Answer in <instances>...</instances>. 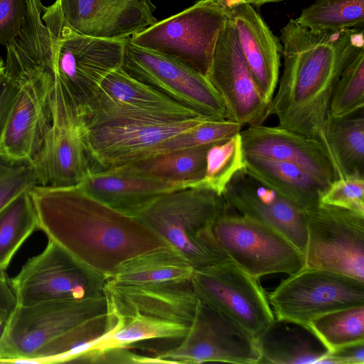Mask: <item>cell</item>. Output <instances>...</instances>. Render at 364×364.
I'll list each match as a JSON object with an SVG mask.
<instances>
[{
  "label": "cell",
  "instance_id": "60d3db41",
  "mask_svg": "<svg viewBox=\"0 0 364 364\" xmlns=\"http://www.w3.org/2000/svg\"><path fill=\"white\" fill-rule=\"evenodd\" d=\"M328 359L329 364H363L364 341L328 351Z\"/></svg>",
  "mask_w": 364,
  "mask_h": 364
},
{
  "label": "cell",
  "instance_id": "836d02e7",
  "mask_svg": "<svg viewBox=\"0 0 364 364\" xmlns=\"http://www.w3.org/2000/svg\"><path fill=\"white\" fill-rule=\"evenodd\" d=\"M244 168V153L240 133L211 146L206 155L205 176L201 186L223 195L233 176Z\"/></svg>",
  "mask_w": 364,
  "mask_h": 364
},
{
  "label": "cell",
  "instance_id": "ffe728a7",
  "mask_svg": "<svg viewBox=\"0 0 364 364\" xmlns=\"http://www.w3.org/2000/svg\"><path fill=\"white\" fill-rule=\"evenodd\" d=\"M62 13L78 33L103 39L130 38L154 24L151 0H59Z\"/></svg>",
  "mask_w": 364,
  "mask_h": 364
},
{
  "label": "cell",
  "instance_id": "4fadbf2b",
  "mask_svg": "<svg viewBox=\"0 0 364 364\" xmlns=\"http://www.w3.org/2000/svg\"><path fill=\"white\" fill-rule=\"evenodd\" d=\"M82 119L55 81L52 123L30 162L37 185L64 188L81 184L92 171Z\"/></svg>",
  "mask_w": 364,
  "mask_h": 364
},
{
  "label": "cell",
  "instance_id": "9c48e42d",
  "mask_svg": "<svg viewBox=\"0 0 364 364\" xmlns=\"http://www.w3.org/2000/svg\"><path fill=\"white\" fill-rule=\"evenodd\" d=\"M213 231L228 257L257 280L305 267L304 254L285 235L254 218L230 212L217 220Z\"/></svg>",
  "mask_w": 364,
  "mask_h": 364
},
{
  "label": "cell",
  "instance_id": "e575fe53",
  "mask_svg": "<svg viewBox=\"0 0 364 364\" xmlns=\"http://www.w3.org/2000/svg\"><path fill=\"white\" fill-rule=\"evenodd\" d=\"M364 106V48L343 70L335 86L329 114L348 117Z\"/></svg>",
  "mask_w": 364,
  "mask_h": 364
},
{
  "label": "cell",
  "instance_id": "cb8c5ba5",
  "mask_svg": "<svg viewBox=\"0 0 364 364\" xmlns=\"http://www.w3.org/2000/svg\"><path fill=\"white\" fill-rule=\"evenodd\" d=\"M80 186L92 198L132 217L161 195L192 186L141 176L124 167L93 171Z\"/></svg>",
  "mask_w": 364,
  "mask_h": 364
},
{
  "label": "cell",
  "instance_id": "44dd1931",
  "mask_svg": "<svg viewBox=\"0 0 364 364\" xmlns=\"http://www.w3.org/2000/svg\"><path fill=\"white\" fill-rule=\"evenodd\" d=\"M240 135L245 154L294 164L326 186L340 178L334 161L318 140L262 124L249 126Z\"/></svg>",
  "mask_w": 364,
  "mask_h": 364
},
{
  "label": "cell",
  "instance_id": "52a82bcc",
  "mask_svg": "<svg viewBox=\"0 0 364 364\" xmlns=\"http://www.w3.org/2000/svg\"><path fill=\"white\" fill-rule=\"evenodd\" d=\"M107 279L48 239L44 250L28 259L11 282L18 306H29L102 296Z\"/></svg>",
  "mask_w": 364,
  "mask_h": 364
},
{
  "label": "cell",
  "instance_id": "277c9868",
  "mask_svg": "<svg viewBox=\"0 0 364 364\" xmlns=\"http://www.w3.org/2000/svg\"><path fill=\"white\" fill-rule=\"evenodd\" d=\"M230 209L223 195L208 188L192 186L161 195L134 218L196 270L230 259L213 231L217 220Z\"/></svg>",
  "mask_w": 364,
  "mask_h": 364
},
{
  "label": "cell",
  "instance_id": "30bf717a",
  "mask_svg": "<svg viewBox=\"0 0 364 364\" xmlns=\"http://www.w3.org/2000/svg\"><path fill=\"white\" fill-rule=\"evenodd\" d=\"M277 321L307 330L326 313L364 305V282L331 271L304 267L283 280L267 296Z\"/></svg>",
  "mask_w": 364,
  "mask_h": 364
},
{
  "label": "cell",
  "instance_id": "2e32d148",
  "mask_svg": "<svg viewBox=\"0 0 364 364\" xmlns=\"http://www.w3.org/2000/svg\"><path fill=\"white\" fill-rule=\"evenodd\" d=\"M206 77L223 98L232 121L255 126L262 124L270 115V102L262 96L248 68L229 17L219 33Z\"/></svg>",
  "mask_w": 364,
  "mask_h": 364
},
{
  "label": "cell",
  "instance_id": "f35d334b",
  "mask_svg": "<svg viewBox=\"0 0 364 364\" xmlns=\"http://www.w3.org/2000/svg\"><path fill=\"white\" fill-rule=\"evenodd\" d=\"M19 85L5 73L0 78V155H3V140L11 109Z\"/></svg>",
  "mask_w": 364,
  "mask_h": 364
},
{
  "label": "cell",
  "instance_id": "7402d4cb",
  "mask_svg": "<svg viewBox=\"0 0 364 364\" xmlns=\"http://www.w3.org/2000/svg\"><path fill=\"white\" fill-rule=\"evenodd\" d=\"M223 196L231 208L275 228L304 255L307 233L302 209L259 183L244 168L233 176Z\"/></svg>",
  "mask_w": 364,
  "mask_h": 364
},
{
  "label": "cell",
  "instance_id": "74e56055",
  "mask_svg": "<svg viewBox=\"0 0 364 364\" xmlns=\"http://www.w3.org/2000/svg\"><path fill=\"white\" fill-rule=\"evenodd\" d=\"M26 11V0H0V45L6 46L19 33Z\"/></svg>",
  "mask_w": 364,
  "mask_h": 364
},
{
  "label": "cell",
  "instance_id": "5bb4252c",
  "mask_svg": "<svg viewBox=\"0 0 364 364\" xmlns=\"http://www.w3.org/2000/svg\"><path fill=\"white\" fill-rule=\"evenodd\" d=\"M191 281L199 300L232 318L256 338L275 321L257 279L230 259L196 269Z\"/></svg>",
  "mask_w": 364,
  "mask_h": 364
},
{
  "label": "cell",
  "instance_id": "d6a6232c",
  "mask_svg": "<svg viewBox=\"0 0 364 364\" xmlns=\"http://www.w3.org/2000/svg\"><path fill=\"white\" fill-rule=\"evenodd\" d=\"M242 127L240 124L230 119H205L193 127L161 142L150 149L144 158L159 154L223 142L239 134Z\"/></svg>",
  "mask_w": 364,
  "mask_h": 364
},
{
  "label": "cell",
  "instance_id": "d4e9b609",
  "mask_svg": "<svg viewBox=\"0 0 364 364\" xmlns=\"http://www.w3.org/2000/svg\"><path fill=\"white\" fill-rule=\"evenodd\" d=\"M244 170L303 210L318 206L328 186L294 164L257 156L244 154Z\"/></svg>",
  "mask_w": 364,
  "mask_h": 364
},
{
  "label": "cell",
  "instance_id": "ba28073f",
  "mask_svg": "<svg viewBox=\"0 0 364 364\" xmlns=\"http://www.w3.org/2000/svg\"><path fill=\"white\" fill-rule=\"evenodd\" d=\"M200 117L205 118L137 80L121 67L102 80L85 111L82 122L85 129H90L138 122H171Z\"/></svg>",
  "mask_w": 364,
  "mask_h": 364
},
{
  "label": "cell",
  "instance_id": "5b68a950",
  "mask_svg": "<svg viewBox=\"0 0 364 364\" xmlns=\"http://www.w3.org/2000/svg\"><path fill=\"white\" fill-rule=\"evenodd\" d=\"M55 82L77 114L85 111L102 80L122 67L127 39L110 40L77 33L65 18L59 0L44 6Z\"/></svg>",
  "mask_w": 364,
  "mask_h": 364
},
{
  "label": "cell",
  "instance_id": "4dcf8cb0",
  "mask_svg": "<svg viewBox=\"0 0 364 364\" xmlns=\"http://www.w3.org/2000/svg\"><path fill=\"white\" fill-rule=\"evenodd\" d=\"M260 363H329L328 350H318L305 337L294 333L279 335L273 323L257 337Z\"/></svg>",
  "mask_w": 364,
  "mask_h": 364
},
{
  "label": "cell",
  "instance_id": "e0dca14e",
  "mask_svg": "<svg viewBox=\"0 0 364 364\" xmlns=\"http://www.w3.org/2000/svg\"><path fill=\"white\" fill-rule=\"evenodd\" d=\"M205 119H209L200 117L171 122H138L85 129L84 140L92 171L141 160L161 142Z\"/></svg>",
  "mask_w": 364,
  "mask_h": 364
},
{
  "label": "cell",
  "instance_id": "8d00e7d4",
  "mask_svg": "<svg viewBox=\"0 0 364 364\" xmlns=\"http://www.w3.org/2000/svg\"><path fill=\"white\" fill-rule=\"evenodd\" d=\"M321 203L364 215V178H342L334 181L322 193Z\"/></svg>",
  "mask_w": 364,
  "mask_h": 364
},
{
  "label": "cell",
  "instance_id": "6da1fadb",
  "mask_svg": "<svg viewBox=\"0 0 364 364\" xmlns=\"http://www.w3.org/2000/svg\"><path fill=\"white\" fill-rule=\"evenodd\" d=\"M279 39L284 68L270 114L278 126L321 141L332 157L325 134L331 100L343 70L364 48L363 28L316 32L291 18Z\"/></svg>",
  "mask_w": 364,
  "mask_h": 364
},
{
  "label": "cell",
  "instance_id": "1f68e13d",
  "mask_svg": "<svg viewBox=\"0 0 364 364\" xmlns=\"http://www.w3.org/2000/svg\"><path fill=\"white\" fill-rule=\"evenodd\" d=\"M294 20L316 32L363 28L364 0H315Z\"/></svg>",
  "mask_w": 364,
  "mask_h": 364
},
{
  "label": "cell",
  "instance_id": "b9f144b4",
  "mask_svg": "<svg viewBox=\"0 0 364 364\" xmlns=\"http://www.w3.org/2000/svg\"><path fill=\"white\" fill-rule=\"evenodd\" d=\"M229 9L233 6L240 4H249L254 6H260L265 4L277 3L284 0H212Z\"/></svg>",
  "mask_w": 364,
  "mask_h": 364
},
{
  "label": "cell",
  "instance_id": "8992f818",
  "mask_svg": "<svg viewBox=\"0 0 364 364\" xmlns=\"http://www.w3.org/2000/svg\"><path fill=\"white\" fill-rule=\"evenodd\" d=\"M228 11L212 0H200L186 9L146 28L129 39L135 45L174 58L206 76Z\"/></svg>",
  "mask_w": 364,
  "mask_h": 364
},
{
  "label": "cell",
  "instance_id": "603a6c76",
  "mask_svg": "<svg viewBox=\"0 0 364 364\" xmlns=\"http://www.w3.org/2000/svg\"><path fill=\"white\" fill-rule=\"evenodd\" d=\"M228 11L248 68L262 96L271 102L279 82L280 41L252 6L244 4Z\"/></svg>",
  "mask_w": 364,
  "mask_h": 364
},
{
  "label": "cell",
  "instance_id": "7a4b0ae2",
  "mask_svg": "<svg viewBox=\"0 0 364 364\" xmlns=\"http://www.w3.org/2000/svg\"><path fill=\"white\" fill-rule=\"evenodd\" d=\"M29 193L38 230L107 279L130 258L169 247L136 218L92 198L80 185H36Z\"/></svg>",
  "mask_w": 364,
  "mask_h": 364
},
{
  "label": "cell",
  "instance_id": "8fae6325",
  "mask_svg": "<svg viewBox=\"0 0 364 364\" xmlns=\"http://www.w3.org/2000/svg\"><path fill=\"white\" fill-rule=\"evenodd\" d=\"M122 68L205 118L232 120L223 98L207 77L174 58L136 46L128 38Z\"/></svg>",
  "mask_w": 364,
  "mask_h": 364
},
{
  "label": "cell",
  "instance_id": "ac0fdd59",
  "mask_svg": "<svg viewBox=\"0 0 364 364\" xmlns=\"http://www.w3.org/2000/svg\"><path fill=\"white\" fill-rule=\"evenodd\" d=\"M109 310L117 316H138L151 321L190 326L199 299L191 279L105 287Z\"/></svg>",
  "mask_w": 364,
  "mask_h": 364
},
{
  "label": "cell",
  "instance_id": "4316f807",
  "mask_svg": "<svg viewBox=\"0 0 364 364\" xmlns=\"http://www.w3.org/2000/svg\"><path fill=\"white\" fill-rule=\"evenodd\" d=\"M213 144L159 154L119 167L162 181L198 186L205 176L207 152Z\"/></svg>",
  "mask_w": 364,
  "mask_h": 364
},
{
  "label": "cell",
  "instance_id": "ab89813d",
  "mask_svg": "<svg viewBox=\"0 0 364 364\" xmlns=\"http://www.w3.org/2000/svg\"><path fill=\"white\" fill-rule=\"evenodd\" d=\"M18 306L11 278L5 272H0V341Z\"/></svg>",
  "mask_w": 364,
  "mask_h": 364
},
{
  "label": "cell",
  "instance_id": "f1b7e54d",
  "mask_svg": "<svg viewBox=\"0 0 364 364\" xmlns=\"http://www.w3.org/2000/svg\"><path fill=\"white\" fill-rule=\"evenodd\" d=\"M38 230L33 200L26 191L0 211V272H5L28 237Z\"/></svg>",
  "mask_w": 364,
  "mask_h": 364
},
{
  "label": "cell",
  "instance_id": "f546056e",
  "mask_svg": "<svg viewBox=\"0 0 364 364\" xmlns=\"http://www.w3.org/2000/svg\"><path fill=\"white\" fill-rule=\"evenodd\" d=\"M329 352L364 341V305L332 311L312 319L307 326Z\"/></svg>",
  "mask_w": 364,
  "mask_h": 364
},
{
  "label": "cell",
  "instance_id": "7bdbcfd3",
  "mask_svg": "<svg viewBox=\"0 0 364 364\" xmlns=\"http://www.w3.org/2000/svg\"><path fill=\"white\" fill-rule=\"evenodd\" d=\"M4 73V60L0 57V78Z\"/></svg>",
  "mask_w": 364,
  "mask_h": 364
},
{
  "label": "cell",
  "instance_id": "9a60e30c",
  "mask_svg": "<svg viewBox=\"0 0 364 364\" xmlns=\"http://www.w3.org/2000/svg\"><path fill=\"white\" fill-rule=\"evenodd\" d=\"M162 363H260L257 338L232 318L199 300L188 332L156 356Z\"/></svg>",
  "mask_w": 364,
  "mask_h": 364
},
{
  "label": "cell",
  "instance_id": "3957f363",
  "mask_svg": "<svg viewBox=\"0 0 364 364\" xmlns=\"http://www.w3.org/2000/svg\"><path fill=\"white\" fill-rule=\"evenodd\" d=\"M116 324L105 295L18 306L0 341V363L74 362L95 348Z\"/></svg>",
  "mask_w": 364,
  "mask_h": 364
},
{
  "label": "cell",
  "instance_id": "83f0119b",
  "mask_svg": "<svg viewBox=\"0 0 364 364\" xmlns=\"http://www.w3.org/2000/svg\"><path fill=\"white\" fill-rule=\"evenodd\" d=\"M325 134L340 178H364V118L328 114Z\"/></svg>",
  "mask_w": 364,
  "mask_h": 364
},
{
  "label": "cell",
  "instance_id": "d590c367",
  "mask_svg": "<svg viewBox=\"0 0 364 364\" xmlns=\"http://www.w3.org/2000/svg\"><path fill=\"white\" fill-rule=\"evenodd\" d=\"M36 185L37 178L29 162L0 155V211Z\"/></svg>",
  "mask_w": 364,
  "mask_h": 364
},
{
  "label": "cell",
  "instance_id": "d6986e66",
  "mask_svg": "<svg viewBox=\"0 0 364 364\" xmlns=\"http://www.w3.org/2000/svg\"><path fill=\"white\" fill-rule=\"evenodd\" d=\"M18 85L4 133L3 155L30 163L52 123L55 77L38 74Z\"/></svg>",
  "mask_w": 364,
  "mask_h": 364
},
{
  "label": "cell",
  "instance_id": "484cf974",
  "mask_svg": "<svg viewBox=\"0 0 364 364\" xmlns=\"http://www.w3.org/2000/svg\"><path fill=\"white\" fill-rule=\"evenodd\" d=\"M194 271L178 252L166 247L125 261L107 281L117 284H141L191 279Z\"/></svg>",
  "mask_w": 364,
  "mask_h": 364
},
{
  "label": "cell",
  "instance_id": "7c38bea8",
  "mask_svg": "<svg viewBox=\"0 0 364 364\" xmlns=\"http://www.w3.org/2000/svg\"><path fill=\"white\" fill-rule=\"evenodd\" d=\"M303 213L305 267L364 282V215L323 203Z\"/></svg>",
  "mask_w": 364,
  "mask_h": 364
}]
</instances>
